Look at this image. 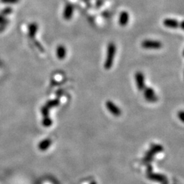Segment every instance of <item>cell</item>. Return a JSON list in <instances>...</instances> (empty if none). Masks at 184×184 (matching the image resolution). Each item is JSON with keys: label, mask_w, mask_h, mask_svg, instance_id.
<instances>
[{"label": "cell", "mask_w": 184, "mask_h": 184, "mask_svg": "<svg viewBox=\"0 0 184 184\" xmlns=\"http://www.w3.org/2000/svg\"><path fill=\"white\" fill-rule=\"evenodd\" d=\"M116 52V46L113 42H110L107 47V53L105 62H104V68L106 70H109L112 66L114 62V58Z\"/></svg>", "instance_id": "6da1fadb"}, {"label": "cell", "mask_w": 184, "mask_h": 184, "mask_svg": "<svg viewBox=\"0 0 184 184\" xmlns=\"http://www.w3.org/2000/svg\"><path fill=\"white\" fill-rule=\"evenodd\" d=\"M142 48L146 49H159L162 48V44L160 41L153 40H145L141 43Z\"/></svg>", "instance_id": "7a4b0ae2"}, {"label": "cell", "mask_w": 184, "mask_h": 184, "mask_svg": "<svg viewBox=\"0 0 184 184\" xmlns=\"http://www.w3.org/2000/svg\"><path fill=\"white\" fill-rule=\"evenodd\" d=\"M144 90V96L145 100L150 102H155L158 101V97L156 95L154 90L151 87H145Z\"/></svg>", "instance_id": "3957f363"}, {"label": "cell", "mask_w": 184, "mask_h": 184, "mask_svg": "<svg viewBox=\"0 0 184 184\" xmlns=\"http://www.w3.org/2000/svg\"><path fill=\"white\" fill-rule=\"evenodd\" d=\"M106 106L107 109L109 110V111L114 116L119 117L122 114V111H121L120 109L111 101H107L106 102Z\"/></svg>", "instance_id": "277c9868"}, {"label": "cell", "mask_w": 184, "mask_h": 184, "mask_svg": "<svg viewBox=\"0 0 184 184\" xmlns=\"http://www.w3.org/2000/svg\"><path fill=\"white\" fill-rule=\"evenodd\" d=\"M135 79H136V83L137 85V88L139 90H143L145 87V76L141 72H138L136 73L135 75Z\"/></svg>", "instance_id": "5b68a950"}, {"label": "cell", "mask_w": 184, "mask_h": 184, "mask_svg": "<svg viewBox=\"0 0 184 184\" xmlns=\"http://www.w3.org/2000/svg\"><path fill=\"white\" fill-rule=\"evenodd\" d=\"M162 151H163V147L160 146V145H153L152 149H151L149 152H148L146 157H145V158H146L145 160H149L150 158H152L153 155L156 154V153L162 152Z\"/></svg>", "instance_id": "8992f818"}, {"label": "cell", "mask_w": 184, "mask_h": 184, "mask_svg": "<svg viewBox=\"0 0 184 184\" xmlns=\"http://www.w3.org/2000/svg\"><path fill=\"white\" fill-rule=\"evenodd\" d=\"M164 25L169 27V28L172 29H176L178 27H179V21L173 18H166L164 19L163 21Z\"/></svg>", "instance_id": "52a82bcc"}, {"label": "cell", "mask_w": 184, "mask_h": 184, "mask_svg": "<svg viewBox=\"0 0 184 184\" xmlns=\"http://www.w3.org/2000/svg\"><path fill=\"white\" fill-rule=\"evenodd\" d=\"M74 12L73 5L71 4H68L65 6L64 11V18L66 20H70L72 18Z\"/></svg>", "instance_id": "ba28073f"}, {"label": "cell", "mask_w": 184, "mask_h": 184, "mask_svg": "<svg viewBox=\"0 0 184 184\" xmlns=\"http://www.w3.org/2000/svg\"><path fill=\"white\" fill-rule=\"evenodd\" d=\"M129 18H130L129 14L127 12H125V11H123L119 15V23L120 24V25L122 26L126 25L129 21Z\"/></svg>", "instance_id": "9c48e42d"}, {"label": "cell", "mask_w": 184, "mask_h": 184, "mask_svg": "<svg viewBox=\"0 0 184 184\" xmlns=\"http://www.w3.org/2000/svg\"><path fill=\"white\" fill-rule=\"evenodd\" d=\"M57 57H58L59 59H64L65 55H66V50L64 46L60 45L57 48Z\"/></svg>", "instance_id": "30bf717a"}, {"label": "cell", "mask_w": 184, "mask_h": 184, "mask_svg": "<svg viewBox=\"0 0 184 184\" xmlns=\"http://www.w3.org/2000/svg\"><path fill=\"white\" fill-rule=\"evenodd\" d=\"M38 30V25L35 23H32L30 24L28 27V33L29 35L31 38H34L35 35L36 34Z\"/></svg>", "instance_id": "8fae6325"}, {"label": "cell", "mask_w": 184, "mask_h": 184, "mask_svg": "<svg viewBox=\"0 0 184 184\" xmlns=\"http://www.w3.org/2000/svg\"><path fill=\"white\" fill-rule=\"evenodd\" d=\"M148 177L153 181H157V182H163L164 181H166L165 177L163 176V175H161L150 174L148 175Z\"/></svg>", "instance_id": "7c38bea8"}, {"label": "cell", "mask_w": 184, "mask_h": 184, "mask_svg": "<svg viewBox=\"0 0 184 184\" xmlns=\"http://www.w3.org/2000/svg\"><path fill=\"white\" fill-rule=\"evenodd\" d=\"M50 144H51L50 141H49V140H45V141H42L39 145V149L41 150H45L46 149H47L48 147L50 145Z\"/></svg>", "instance_id": "4fadbf2b"}, {"label": "cell", "mask_w": 184, "mask_h": 184, "mask_svg": "<svg viewBox=\"0 0 184 184\" xmlns=\"http://www.w3.org/2000/svg\"><path fill=\"white\" fill-rule=\"evenodd\" d=\"M11 12H12V9H11L10 8H5L4 10H2L1 15L4 16L5 15H10Z\"/></svg>", "instance_id": "5bb4252c"}, {"label": "cell", "mask_w": 184, "mask_h": 184, "mask_svg": "<svg viewBox=\"0 0 184 184\" xmlns=\"http://www.w3.org/2000/svg\"><path fill=\"white\" fill-rule=\"evenodd\" d=\"M0 1L4 4H15L18 2V0H0Z\"/></svg>", "instance_id": "9a60e30c"}, {"label": "cell", "mask_w": 184, "mask_h": 184, "mask_svg": "<svg viewBox=\"0 0 184 184\" xmlns=\"http://www.w3.org/2000/svg\"><path fill=\"white\" fill-rule=\"evenodd\" d=\"M178 117H179V119L184 123V111H179L178 112Z\"/></svg>", "instance_id": "2e32d148"}, {"label": "cell", "mask_w": 184, "mask_h": 184, "mask_svg": "<svg viewBox=\"0 0 184 184\" xmlns=\"http://www.w3.org/2000/svg\"><path fill=\"white\" fill-rule=\"evenodd\" d=\"M5 19H4V16L3 15H0V23L3 24V23H4Z\"/></svg>", "instance_id": "e0dca14e"}, {"label": "cell", "mask_w": 184, "mask_h": 184, "mask_svg": "<svg viewBox=\"0 0 184 184\" xmlns=\"http://www.w3.org/2000/svg\"><path fill=\"white\" fill-rule=\"evenodd\" d=\"M179 27H180L181 28H182V29L184 30V21H182V22H181V23H179Z\"/></svg>", "instance_id": "ac0fdd59"}, {"label": "cell", "mask_w": 184, "mask_h": 184, "mask_svg": "<svg viewBox=\"0 0 184 184\" xmlns=\"http://www.w3.org/2000/svg\"><path fill=\"white\" fill-rule=\"evenodd\" d=\"M92 184H96V183H95V182H93V183H92Z\"/></svg>", "instance_id": "d6986e66"}, {"label": "cell", "mask_w": 184, "mask_h": 184, "mask_svg": "<svg viewBox=\"0 0 184 184\" xmlns=\"http://www.w3.org/2000/svg\"><path fill=\"white\" fill-rule=\"evenodd\" d=\"M183 56H184V50H183Z\"/></svg>", "instance_id": "ffe728a7"}]
</instances>
